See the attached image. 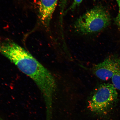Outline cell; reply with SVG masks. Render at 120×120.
I'll use <instances>...</instances> for the list:
<instances>
[{
    "label": "cell",
    "instance_id": "cell-8",
    "mask_svg": "<svg viewBox=\"0 0 120 120\" xmlns=\"http://www.w3.org/2000/svg\"><path fill=\"white\" fill-rule=\"evenodd\" d=\"M118 6V13L116 18V22L120 30V0H116Z\"/></svg>",
    "mask_w": 120,
    "mask_h": 120
},
{
    "label": "cell",
    "instance_id": "cell-5",
    "mask_svg": "<svg viewBox=\"0 0 120 120\" xmlns=\"http://www.w3.org/2000/svg\"><path fill=\"white\" fill-rule=\"evenodd\" d=\"M58 0H40L39 16L40 20L45 27H48L57 4Z\"/></svg>",
    "mask_w": 120,
    "mask_h": 120
},
{
    "label": "cell",
    "instance_id": "cell-4",
    "mask_svg": "<svg viewBox=\"0 0 120 120\" xmlns=\"http://www.w3.org/2000/svg\"><path fill=\"white\" fill-rule=\"evenodd\" d=\"M120 71V58L111 57L96 64L92 68L94 74L99 79L107 81Z\"/></svg>",
    "mask_w": 120,
    "mask_h": 120
},
{
    "label": "cell",
    "instance_id": "cell-1",
    "mask_svg": "<svg viewBox=\"0 0 120 120\" xmlns=\"http://www.w3.org/2000/svg\"><path fill=\"white\" fill-rule=\"evenodd\" d=\"M0 53L34 81L42 94L46 112H52L57 85L50 72L29 52L14 42L5 41L0 43Z\"/></svg>",
    "mask_w": 120,
    "mask_h": 120
},
{
    "label": "cell",
    "instance_id": "cell-7",
    "mask_svg": "<svg viewBox=\"0 0 120 120\" xmlns=\"http://www.w3.org/2000/svg\"><path fill=\"white\" fill-rule=\"evenodd\" d=\"M60 0V7L61 14V16H63L64 13V9L66 6L68 0Z\"/></svg>",
    "mask_w": 120,
    "mask_h": 120
},
{
    "label": "cell",
    "instance_id": "cell-9",
    "mask_svg": "<svg viewBox=\"0 0 120 120\" xmlns=\"http://www.w3.org/2000/svg\"><path fill=\"white\" fill-rule=\"evenodd\" d=\"M83 0H74V1L68 10H73L75 8L79 5Z\"/></svg>",
    "mask_w": 120,
    "mask_h": 120
},
{
    "label": "cell",
    "instance_id": "cell-3",
    "mask_svg": "<svg viewBox=\"0 0 120 120\" xmlns=\"http://www.w3.org/2000/svg\"><path fill=\"white\" fill-rule=\"evenodd\" d=\"M118 98L116 89L112 84H102L96 88L91 96L88 101V108L94 113H106L115 104Z\"/></svg>",
    "mask_w": 120,
    "mask_h": 120
},
{
    "label": "cell",
    "instance_id": "cell-6",
    "mask_svg": "<svg viewBox=\"0 0 120 120\" xmlns=\"http://www.w3.org/2000/svg\"><path fill=\"white\" fill-rule=\"evenodd\" d=\"M112 80L114 86L116 89L120 91V71L114 75Z\"/></svg>",
    "mask_w": 120,
    "mask_h": 120
},
{
    "label": "cell",
    "instance_id": "cell-2",
    "mask_svg": "<svg viewBox=\"0 0 120 120\" xmlns=\"http://www.w3.org/2000/svg\"><path fill=\"white\" fill-rule=\"evenodd\" d=\"M110 16L102 7L97 6L87 11L76 20L74 28L77 32L88 34L101 30L109 25Z\"/></svg>",
    "mask_w": 120,
    "mask_h": 120
}]
</instances>
